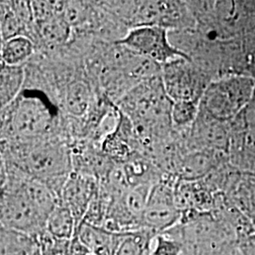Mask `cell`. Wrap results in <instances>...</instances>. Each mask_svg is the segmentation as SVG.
<instances>
[{"label": "cell", "mask_w": 255, "mask_h": 255, "mask_svg": "<svg viewBox=\"0 0 255 255\" xmlns=\"http://www.w3.org/2000/svg\"><path fill=\"white\" fill-rule=\"evenodd\" d=\"M53 136L71 138L67 118L52 93L26 80L15 101L1 109V141H32Z\"/></svg>", "instance_id": "6da1fadb"}, {"label": "cell", "mask_w": 255, "mask_h": 255, "mask_svg": "<svg viewBox=\"0 0 255 255\" xmlns=\"http://www.w3.org/2000/svg\"><path fill=\"white\" fill-rule=\"evenodd\" d=\"M1 160L46 184L61 199L73 171L71 141L53 136L32 141H1Z\"/></svg>", "instance_id": "7a4b0ae2"}, {"label": "cell", "mask_w": 255, "mask_h": 255, "mask_svg": "<svg viewBox=\"0 0 255 255\" xmlns=\"http://www.w3.org/2000/svg\"><path fill=\"white\" fill-rule=\"evenodd\" d=\"M24 172L1 160V227L39 237L46 231L47 217L25 190Z\"/></svg>", "instance_id": "3957f363"}, {"label": "cell", "mask_w": 255, "mask_h": 255, "mask_svg": "<svg viewBox=\"0 0 255 255\" xmlns=\"http://www.w3.org/2000/svg\"><path fill=\"white\" fill-rule=\"evenodd\" d=\"M255 81L247 75L233 74L213 81L204 92L201 109L215 119L230 122L253 101Z\"/></svg>", "instance_id": "277c9868"}, {"label": "cell", "mask_w": 255, "mask_h": 255, "mask_svg": "<svg viewBox=\"0 0 255 255\" xmlns=\"http://www.w3.org/2000/svg\"><path fill=\"white\" fill-rule=\"evenodd\" d=\"M162 80L164 89L171 101H198L212 78L188 58H181L162 66Z\"/></svg>", "instance_id": "5b68a950"}, {"label": "cell", "mask_w": 255, "mask_h": 255, "mask_svg": "<svg viewBox=\"0 0 255 255\" xmlns=\"http://www.w3.org/2000/svg\"><path fill=\"white\" fill-rule=\"evenodd\" d=\"M118 43L161 66L181 58H188L172 45L169 31L164 27H134L129 29L126 36Z\"/></svg>", "instance_id": "8992f818"}, {"label": "cell", "mask_w": 255, "mask_h": 255, "mask_svg": "<svg viewBox=\"0 0 255 255\" xmlns=\"http://www.w3.org/2000/svg\"><path fill=\"white\" fill-rule=\"evenodd\" d=\"M176 179H162L152 187L142 224L143 229L162 234L177 226L182 220V214L175 199Z\"/></svg>", "instance_id": "52a82bcc"}, {"label": "cell", "mask_w": 255, "mask_h": 255, "mask_svg": "<svg viewBox=\"0 0 255 255\" xmlns=\"http://www.w3.org/2000/svg\"><path fill=\"white\" fill-rule=\"evenodd\" d=\"M230 144V122L215 119L200 107L198 118L187 133L188 151L209 149L227 153Z\"/></svg>", "instance_id": "ba28073f"}, {"label": "cell", "mask_w": 255, "mask_h": 255, "mask_svg": "<svg viewBox=\"0 0 255 255\" xmlns=\"http://www.w3.org/2000/svg\"><path fill=\"white\" fill-rule=\"evenodd\" d=\"M100 188V181L86 174L72 171L64 184L59 202L71 211L77 229L83 221Z\"/></svg>", "instance_id": "9c48e42d"}, {"label": "cell", "mask_w": 255, "mask_h": 255, "mask_svg": "<svg viewBox=\"0 0 255 255\" xmlns=\"http://www.w3.org/2000/svg\"><path fill=\"white\" fill-rule=\"evenodd\" d=\"M127 233H118L82 221L76 235L94 255H117Z\"/></svg>", "instance_id": "30bf717a"}, {"label": "cell", "mask_w": 255, "mask_h": 255, "mask_svg": "<svg viewBox=\"0 0 255 255\" xmlns=\"http://www.w3.org/2000/svg\"><path fill=\"white\" fill-rule=\"evenodd\" d=\"M226 152L218 150H195L182 157L177 172L180 181H200L208 176L221 164V159Z\"/></svg>", "instance_id": "8fae6325"}, {"label": "cell", "mask_w": 255, "mask_h": 255, "mask_svg": "<svg viewBox=\"0 0 255 255\" xmlns=\"http://www.w3.org/2000/svg\"><path fill=\"white\" fill-rule=\"evenodd\" d=\"M1 255H43L38 237L14 230L0 228Z\"/></svg>", "instance_id": "7c38bea8"}, {"label": "cell", "mask_w": 255, "mask_h": 255, "mask_svg": "<svg viewBox=\"0 0 255 255\" xmlns=\"http://www.w3.org/2000/svg\"><path fill=\"white\" fill-rule=\"evenodd\" d=\"M0 102L1 109L16 100L26 82L25 65H7L1 63Z\"/></svg>", "instance_id": "4fadbf2b"}, {"label": "cell", "mask_w": 255, "mask_h": 255, "mask_svg": "<svg viewBox=\"0 0 255 255\" xmlns=\"http://www.w3.org/2000/svg\"><path fill=\"white\" fill-rule=\"evenodd\" d=\"M36 53V45L27 36L18 35L1 42V63L7 65H25Z\"/></svg>", "instance_id": "5bb4252c"}, {"label": "cell", "mask_w": 255, "mask_h": 255, "mask_svg": "<svg viewBox=\"0 0 255 255\" xmlns=\"http://www.w3.org/2000/svg\"><path fill=\"white\" fill-rule=\"evenodd\" d=\"M46 231L52 237L71 240L77 232V223L71 211L59 202L46 221Z\"/></svg>", "instance_id": "9a60e30c"}, {"label": "cell", "mask_w": 255, "mask_h": 255, "mask_svg": "<svg viewBox=\"0 0 255 255\" xmlns=\"http://www.w3.org/2000/svg\"><path fill=\"white\" fill-rule=\"evenodd\" d=\"M157 234L147 229L128 232L120 244L117 255H149Z\"/></svg>", "instance_id": "2e32d148"}, {"label": "cell", "mask_w": 255, "mask_h": 255, "mask_svg": "<svg viewBox=\"0 0 255 255\" xmlns=\"http://www.w3.org/2000/svg\"><path fill=\"white\" fill-rule=\"evenodd\" d=\"M201 102L198 101H175L171 108V123L174 129H188L194 124L200 113Z\"/></svg>", "instance_id": "e0dca14e"}, {"label": "cell", "mask_w": 255, "mask_h": 255, "mask_svg": "<svg viewBox=\"0 0 255 255\" xmlns=\"http://www.w3.org/2000/svg\"><path fill=\"white\" fill-rule=\"evenodd\" d=\"M18 35L29 38V32L12 11L9 1H1V42Z\"/></svg>", "instance_id": "ac0fdd59"}, {"label": "cell", "mask_w": 255, "mask_h": 255, "mask_svg": "<svg viewBox=\"0 0 255 255\" xmlns=\"http://www.w3.org/2000/svg\"><path fill=\"white\" fill-rule=\"evenodd\" d=\"M183 249L182 240L169 230L154 237L149 255H182Z\"/></svg>", "instance_id": "d6986e66"}, {"label": "cell", "mask_w": 255, "mask_h": 255, "mask_svg": "<svg viewBox=\"0 0 255 255\" xmlns=\"http://www.w3.org/2000/svg\"><path fill=\"white\" fill-rule=\"evenodd\" d=\"M35 24L63 14L65 1H30Z\"/></svg>", "instance_id": "ffe728a7"}, {"label": "cell", "mask_w": 255, "mask_h": 255, "mask_svg": "<svg viewBox=\"0 0 255 255\" xmlns=\"http://www.w3.org/2000/svg\"><path fill=\"white\" fill-rule=\"evenodd\" d=\"M42 255H70L69 243L70 240H62L50 236L45 231L38 237Z\"/></svg>", "instance_id": "44dd1931"}, {"label": "cell", "mask_w": 255, "mask_h": 255, "mask_svg": "<svg viewBox=\"0 0 255 255\" xmlns=\"http://www.w3.org/2000/svg\"></svg>", "instance_id": "7402d4cb"}]
</instances>
